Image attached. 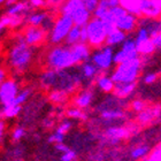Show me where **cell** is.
Here are the masks:
<instances>
[{
	"instance_id": "30bf717a",
	"label": "cell",
	"mask_w": 161,
	"mask_h": 161,
	"mask_svg": "<svg viewBox=\"0 0 161 161\" xmlns=\"http://www.w3.org/2000/svg\"><path fill=\"white\" fill-rule=\"evenodd\" d=\"M78 69H80V73L83 77L84 82H87L89 85H92V83H94L98 76L101 74L100 71L98 70V68L92 64L91 60L78 64Z\"/></svg>"
},
{
	"instance_id": "e0dca14e",
	"label": "cell",
	"mask_w": 161,
	"mask_h": 161,
	"mask_svg": "<svg viewBox=\"0 0 161 161\" xmlns=\"http://www.w3.org/2000/svg\"><path fill=\"white\" fill-rule=\"evenodd\" d=\"M31 94H32V89L31 87H24L23 90H20L16 98L14 99V101L9 106H22V105L25 104L29 100Z\"/></svg>"
},
{
	"instance_id": "6da1fadb",
	"label": "cell",
	"mask_w": 161,
	"mask_h": 161,
	"mask_svg": "<svg viewBox=\"0 0 161 161\" xmlns=\"http://www.w3.org/2000/svg\"><path fill=\"white\" fill-rule=\"evenodd\" d=\"M92 53L87 44H76L73 46L69 45H57L52 46L46 54L45 64L48 69L54 70H66L74 68L78 64L89 61Z\"/></svg>"
},
{
	"instance_id": "836d02e7",
	"label": "cell",
	"mask_w": 161,
	"mask_h": 161,
	"mask_svg": "<svg viewBox=\"0 0 161 161\" xmlns=\"http://www.w3.org/2000/svg\"><path fill=\"white\" fill-rule=\"evenodd\" d=\"M16 1H17V0H7L6 3H5V6H6V8H7V7L12 6L13 3H16Z\"/></svg>"
},
{
	"instance_id": "e575fe53",
	"label": "cell",
	"mask_w": 161,
	"mask_h": 161,
	"mask_svg": "<svg viewBox=\"0 0 161 161\" xmlns=\"http://www.w3.org/2000/svg\"><path fill=\"white\" fill-rule=\"evenodd\" d=\"M7 0H0V5H5Z\"/></svg>"
},
{
	"instance_id": "7c38bea8",
	"label": "cell",
	"mask_w": 161,
	"mask_h": 161,
	"mask_svg": "<svg viewBox=\"0 0 161 161\" xmlns=\"http://www.w3.org/2000/svg\"><path fill=\"white\" fill-rule=\"evenodd\" d=\"M94 84H96V87L101 92H104L106 94L113 93L115 83L113 82L112 77L108 74H100L96 80Z\"/></svg>"
},
{
	"instance_id": "3957f363",
	"label": "cell",
	"mask_w": 161,
	"mask_h": 161,
	"mask_svg": "<svg viewBox=\"0 0 161 161\" xmlns=\"http://www.w3.org/2000/svg\"><path fill=\"white\" fill-rule=\"evenodd\" d=\"M138 82H151L161 75V36L152 40L147 51L139 54Z\"/></svg>"
},
{
	"instance_id": "52a82bcc",
	"label": "cell",
	"mask_w": 161,
	"mask_h": 161,
	"mask_svg": "<svg viewBox=\"0 0 161 161\" xmlns=\"http://www.w3.org/2000/svg\"><path fill=\"white\" fill-rule=\"evenodd\" d=\"M20 92L19 83L14 78H7L0 85V106H9Z\"/></svg>"
},
{
	"instance_id": "603a6c76",
	"label": "cell",
	"mask_w": 161,
	"mask_h": 161,
	"mask_svg": "<svg viewBox=\"0 0 161 161\" xmlns=\"http://www.w3.org/2000/svg\"><path fill=\"white\" fill-rule=\"evenodd\" d=\"M99 6H103L105 8H107V9H112V8L121 6V3L120 0H100Z\"/></svg>"
},
{
	"instance_id": "5b68a950",
	"label": "cell",
	"mask_w": 161,
	"mask_h": 161,
	"mask_svg": "<svg viewBox=\"0 0 161 161\" xmlns=\"http://www.w3.org/2000/svg\"><path fill=\"white\" fill-rule=\"evenodd\" d=\"M74 21L69 15L60 14L59 17L55 20L53 29L48 34V42L52 46H57L64 43V40L67 38L69 31L74 27Z\"/></svg>"
},
{
	"instance_id": "ba28073f",
	"label": "cell",
	"mask_w": 161,
	"mask_h": 161,
	"mask_svg": "<svg viewBox=\"0 0 161 161\" xmlns=\"http://www.w3.org/2000/svg\"><path fill=\"white\" fill-rule=\"evenodd\" d=\"M47 34L40 27H29L24 30L23 37L25 43L31 47H35L42 44L44 42V39L46 38Z\"/></svg>"
},
{
	"instance_id": "4fadbf2b",
	"label": "cell",
	"mask_w": 161,
	"mask_h": 161,
	"mask_svg": "<svg viewBox=\"0 0 161 161\" xmlns=\"http://www.w3.org/2000/svg\"><path fill=\"white\" fill-rule=\"evenodd\" d=\"M83 0H64V3L59 7V12H60V14L71 16L75 12H77L78 9L83 8Z\"/></svg>"
},
{
	"instance_id": "9c48e42d",
	"label": "cell",
	"mask_w": 161,
	"mask_h": 161,
	"mask_svg": "<svg viewBox=\"0 0 161 161\" xmlns=\"http://www.w3.org/2000/svg\"><path fill=\"white\" fill-rule=\"evenodd\" d=\"M93 99H94V90L91 86H85L74 98V105L75 107H78L84 111L87 107H90Z\"/></svg>"
},
{
	"instance_id": "cb8c5ba5",
	"label": "cell",
	"mask_w": 161,
	"mask_h": 161,
	"mask_svg": "<svg viewBox=\"0 0 161 161\" xmlns=\"http://www.w3.org/2000/svg\"><path fill=\"white\" fill-rule=\"evenodd\" d=\"M99 1L100 0H83L84 7L86 8L91 14H93V12L98 8L99 6Z\"/></svg>"
},
{
	"instance_id": "4dcf8cb0",
	"label": "cell",
	"mask_w": 161,
	"mask_h": 161,
	"mask_svg": "<svg viewBox=\"0 0 161 161\" xmlns=\"http://www.w3.org/2000/svg\"><path fill=\"white\" fill-rule=\"evenodd\" d=\"M6 80H7V71H6V69L1 66V64H0V85H1Z\"/></svg>"
},
{
	"instance_id": "ffe728a7",
	"label": "cell",
	"mask_w": 161,
	"mask_h": 161,
	"mask_svg": "<svg viewBox=\"0 0 161 161\" xmlns=\"http://www.w3.org/2000/svg\"><path fill=\"white\" fill-rule=\"evenodd\" d=\"M25 134H27V131H25V129H24V127H22V125H16V127L14 128V130L12 131V139H13V142H20L22 138L25 136Z\"/></svg>"
},
{
	"instance_id": "484cf974",
	"label": "cell",
	"mask_w": 161,
	"mask_h": 161,
	"mask_svg": "<svg viewBox=\"0 0 161 161\" xmlns=\"http://www.w3.org/2000/svg\"><path fill=\"white\" fill-rule=\"evenodd\" d=\"M77 158V153L74 150H69V151L62 153L60 157V161H75Z\"/></svg>"
},
{
	"instance_id": "4316f807",
	"label": "cell",
	"mask_w": 161,
	"mask_h": 161,
	"mask_svg": "<svg viewBox=\"0 0 161 161\" xmlns=\"http://www.w3.org/2000/svg\"><path fill=\"white\" fill-rule=\"evenodd\" d=\"M25 22V16H13L10 17V25L9 28H17L21 27Z\"/></svg>"
},
{
	"instance_id": "d590c367",
	"label": "cell",
	"mask_w": 161,
	"mask_h": 161,
	"mask_svg": "<svg viewBox=\"0 0 161 161\" xmlns=\"http://www.w3.org/2000/svg\"><path fill=\"white\" fill-rule=\"evenodd\" d=\"M0 51H1V50H0Z\"/></svg>"
},
{
	"instance_id": "ac0fdd59",
	"label": "cell",
	"mask_w": 161,
	"mask_h": 161,
	"mask_svg": "<svg viewBox=\"0 0 161 161\" xmlns=\"http://www.w3.org/2000/svg\"><path fill=\"white\" fill-rule=\"evenodd\" d=\"M68 96H69V94H67L66 92H64V91L53 90V91H51L50 94H48V99H50L52 103H54V104L62 105L68 100Z\"/></svg>"
},
{
	"instance_id": "1f68e13d",
	"label": "cell",
	"mask_w": 161,
	"mask_h": 161,
	"mask_svg": "<svg viewBox=\"0 0 161 161\" xmlns=\"http://www.w3.org/2000/svg\"><path fill=\"white\" fill-rule=\"evenodd\" d=\"M47 5H51V6L54 7H60L62 3H64V0H46Z\"/></svg>"
},
{
	"instance_id": "9a60e30c",
	"label": "cell",
	"mask_w": 161,
	"mask_h": 161,
	"mask_svg": "<svg viewBox=\"0 0 161 161\" xmlns=\"http://www.w3.org/2000/svg\"><path fill=\"white\" fill-rule=\"evenodd\" d=\"M47 16L48 14L46 12H34L25 15V22L30 27H42V24L46 20Z\"/></svg>"
},
{
	"instance_id": "277c9868",
	"label": "cell",
	"mask_w": 161,
	"mask_h": 161,
	"mask_svg": "<svg viewBox=\"0 0 161 161\" xmlns=\"http://www.w3.org/2000/svg\"><path fill=\"white\" fill-rule=\"evenodd\" d=\"M114 52L115 50L108 45H103V46L94 48L91 53L90 60L92 64L98 68V70L101 74H108L114 68Z\"/></svg>"
},
{
	"instance_id": "7402d4cb",
	"label": "cell",
	"mask_w": 161,
	"mask_h": 161,
	"mask_svg": "<svg viewBox=\"0 0 161 161\" xmlns=\"http://www.w3.org/2000/svg\"><path fill=\"white\" fill-rule=\"evenodd\" d=\"M64 138L66 136L62 134H59L57 131H54L53 134H51L47 138V142L51 144H60V143H64Z\"/></svg>"
},
{
	"instance_id": "8fae6325",
	"label": "cell",
	"mask_w": 161,
	"mask_h": 161,
	"mask_svg": "<svg viewBox=\"0 0 161 161\" xmlns=\"http://www.w3.org/2000/svg\"><path fill=\"white\" fill-rule=\"evenodd\" d=\"M32 7L30 6V3L28 0H20L13 3L12 6L6 8V15L13 17V16H25L30 13V10Z\"/></svg>"
},
{
	"instance_id": "83f0119b",
	"label": "cell",
	"mask_w": 161,
	"mask_h": 161,
	"mask_svg": "<svg viewBox=\"0 0 161 161\" xmlns=\"http://www.w3.org/2000/svg\"><path fill=\"white\" fill-rule=\"evenodd\" d=\"M32 8H43L47 5L46 0H28Z\"/></svg>"
},
{
	"instance_id": "44dd1931",
	"label": "cell",
	"mask_w": 161,
	"mask_h": 161,
	"mask_svg": "<svg viewBox=\"0 0 161 161\" xmlns=\"http://www.w3.org/2000/svg\"><path fill=\"white\" fill-rule=\"evenodd\" d=\"M71 128H73V122H71L70 120H64L57 127L55 131H57V132H59V134H62V135H64V136H66V135L70 131Z\"/></svg>"
},
{
	"instance_id": "d4e9b609",
	"label": "cell",
	"mask_w": 161,
	"mask_h": 161,
	"mask_svg": "<svg viewBox=\"0 0 161 161\" xmlns=\"http://www.w3.org/2000/svg\"><path fill=\"white\" fill-rule=\"evenodd\" d=\"M9 25H10V16L5 14V15H3V16L0 17V37L3 34V31L6 30Z\"/></svg>"
},
{
	"instance_id": "f1b7e54d",
	"label": "cell",
	"mask_w": 161,
	"mask_h": 161,
	"mask_svg": "<svg viewBox=\"0 0 161 161\" xmlns=\"http://www.w3.org/2000/svg\"><path fill=\"white\" fill-rule=\"evenodd\" d=\"M5 132H6V122L5 120L0 119V146L3 144V137H5Z\"/></svg>"
},
{
	"instance_id": "8992f818",
	"label": "cell",
	"mask_w": 161,
	"mask_h": 161,
	"mask_svg": "<svg viewBox=\"0 0 161 161\" xmlns=\"http://www.w3.org/2000/svg\"><path fill=\"white\" fill-rule=\"evenodd\" d=\"M87 32V45L91 48H98L106 43L107 31L105 29V24L100 19L92 17L90 22L86 24Z\"/></svg>"
},
{
	"instance_id": "2e32d148",
	"label": "cell",
	"mask_w": 161,
	"mask_h": 161,
	"mask_svg": "<svg viewBox=\"0 0 161 161\" xmlns=\"http://www.w3.org/2000/svg\"><path fill=\"white\" fill-rule=\"evenodd\" d=\"M82 28L83 27H78V25H74L73 29L69 31L67 38L64 40L66 45H69V46H73V45H76V44L80 43V32H82Z\"/></svg>"
},
{
	"instance_id": "5bb4252c",
	"label": "cell",
	"mask_w": 161,
	"mask_h": 161,
	"mask_svg": "<svg viewBox=\"0 0 161 161\" xmlns=\"http://www.w3.org/2000/svg\"><path fill=\"white\" fill-rule=\"evenodd\" d=\"M125 39H127V34L122 32V31L119 30V29H115L114 31H112L111 34L107 35L105 45H108V46L113 47L115 50V48L120 47L121 45L124 43Z\"/></svg>"
},
{
	"instance_id": "d6986e66",
	"label": "cell",
	"mask_w": 161,
	"mask_h": 161,
	"mask_svg": "<svg viewBox=\"0 0 161 161\" xmlns=\"http://www.w3.org/2000/svg\"><path fill=\"white\" fill-rule=\"evenodd\" d=\"M66 114L69 119H75V120H82L85 121L87 120V114L83 109H80L78 107H71L69 109H67Z\"/></svg>"
},
{
	"instance_id": "7a4b0ae2",
	"label": "cell",
	"mask_w": 161,
	"mask_h": 161,
	"mask_svg": "<svg viewBox=\"0 0 161 161\" xmlns=\"http://www.w3.org/2000/svg\"><path fill=\"white\" fill-rule=\"evenodd\" d=\"M34 59V47L24 40L23 34L15 36L7 52V64L15 75H22L29 69Z\"/></svg>"
},
{
	"instance_id": "d6a6232c",
	"label": "cell",
	"mask_w": 161,
	"mask_h": 161,
	"mask_svg": "<svg viewBox=\"0 0 161 161\" xmlns=\"http://www.w3.org/2000/svg\"><path fill=\"white\" fill-rule=\"evenodd\" d=\"M44 125H45L46 128L53 127V121H52V120H45V121H44Z\"/></svg>"
},
{
	"instance_id": "f546056e",
	"label": "cell",
	"mask_w": 161,
	"mask_h": 161,
	"mask_svg": "<svg viewBox=\"0 0 161 161\" xmlns=\"http://www.w3.org/2000/svg\"><path fill=\"white\" fill-rule=\"evenodd\" d=\"M54 148H55L58 152H60L61 154L70 150V148H69V146H68V145H66L64 143H60V144H54Z\"/></svg>"
}]
</instances>
